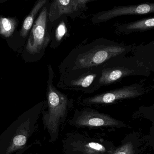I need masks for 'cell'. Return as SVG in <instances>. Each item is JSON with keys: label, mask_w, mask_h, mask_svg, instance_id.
I'll return each mask as SVG.
<instances>
[{"label": "cell", "mask_w": 154, "mask_h": 154, "mask_svg": "<svg viewBox=\"0 0 154 154\" xmlns=\"http://www.w3.org/2000/svg\"><path fill=\"white\" fill-rule=\"evenodd\" d=\"M69 124L77 127H121L122 123L106 114L86 108L76 109L74 115L69 121Z\"/></svg>", "instance_id": "cell-7"}, {"label": "cell", "mask_w": 154, "mask_h": 154, "mask_svg": "<svg viewBox=\"0 0 154 154\" xmlns=\"http://www.w3.org/2000/svg\"><path fill=\"white\" fill-rule=\"evenodd\" d=\"M67 16H62L54 23L49 24L51 32L50 47L51 49L58 48L65 40L70 36V25Z\"/></svg>", "instance_id": "cell-12"}, {"label": "cell", "mask_w": 154, "mask_h": 154, "mask_svg": "<svg viewBox=\"0 0 154 154\" xmlns=\"http://www.w3.org/2000/svg\"><path fill=\"white\" fill-rule=\"evenodd\" d=\"M121 57L119 56L109 60L102 67L99 89L117 83L123 78L134 75L135 71L124 65Z\"/></svg>", "instance_id": "cell-11"}, {"label": "cell", "mask_w": 154, "mask_h": 154, "mask_svg": "<svg viewBox=\"0 0 154 154\" xmlns=\"http://www.w3.org/2000/svg\"><path fill=\"white\" fill-rule=\"evenodd\" d=\"M92 0H53L50 1L49 7V24L54 23L62 16L72 19L79 17L88 9V3Z\"/></svg>", "instance_id": "cell-9"}, {"label": "cell", "mask_w": 154, "mask_h": 154, "mask_svg": "<svg viewBox=\"0 0 154 154\" xmlns=\"http://www.w3.org/2000/svg\"><path fill=\"white\" fill-rule=\"evenodd\" d=\"M154 13V3L134 5L115 6L112 9L99 12L91 17L94 24L105 22L118 16L126 15H143Z\"/></svg>", "instance_id": "cell-10"}, {"label": "cell", "mask_w": 154, "mask_h": 154, "mask_svg": "<svg viewBox=\"0 0 154 154\" xmlns=\"http://www.w3.org/2000/svg\"><path fill=\"white\" fill-rule=\"evenodd\" d=\"M48 1V0H38L35 2L30 12L24 19L21 28L20 36L22 38L25 39L27 37L34 24L36 16Z\"/></svg>", "instance_id": "cell-14"}, {"label": "cell", "mask_w": 154, "mask_h": 154, "mask_svg": "<svg viewBox=\"0 0 154 154\" xmlns=\"http://www.w3.org/2000/svg\"><path fill=\"white\" fill-rule=\"evenodd\" d=\"M48 67L47 100L44 102L41 113L44 129L49 136V142L53 143L58 138L60 126L66 121L73 103L66 94L60 92L53 85L55 73L51 64H48Z\"/></svg>", "instance_id": "cell-2"}, {"label": "cell", "mask_w": 154, "mask_h": 154, "mask_svg": "<svg viewBox=\"0 0 154 154\" xmlns=\"http://www.w3.org/2000/svg\"><path fill=\"white\" fill-rule=\"evenodd\" d=\"M44 102L24 112L0 135V154H22L36 128Z\"/></svg>", "instance_id": "cell-3"}, {"label": "cell", "mask_w": 154, "mask_h": 154, "mask_svg": "<svg viewBox=\"0 0 154 154\" xmlns=\"http://www.w3.org/2000/svg\"><path fill=\"white\" fill-rule=\"evenodd\" d=\"M18 23L17 19L14 17L0 16V34L5 38L11 37L14 32Z\"/></svg>", "instance_id": "cell-15"}, {"label": "cell", "mask_w": 154, "mask_h": 154, "mask_svg": "<svg viewBox=\"0 0 154 154\" xmlns=\"http://www.w3.org/2000/svg\"><path fill=\"white\" fill-rule=\"evenodd\" d=\"M50 2V1L48 0L39 13L31 30L26 44L27 52L39 59L45 54L51 40L48 18Z\"/></svg>", "instance_id": "cell-4"}, {"label": "cell", "mask_w": 154, "mask_h": 154, "mask_svg": "<svg viewBox=\"0 0 154 154\" xmlns=\"http://www.w3.org/2000/svg\"><path fill=\"white\" fill-rule=\"evenodd\" d=\"M143 92L137 85L126 86L106 91L88 97L80 98L81 105L86 106L102 105L113 104L118 100L140 96Z\"/></svg>", "instance_id": "cell-8"}, {"label": "cell", "mask_w": 154, "mask_h": 154, "mask_svg": "<svg viewBox=\"0 0 154 154\" xmlns=\"http://www.w3.org/2000/svg\"><path fill=\"white\" fill-rule=\"evenodd\" d=\"M134 147L131 142L125 143L120 147L114 150L110 154H134Z\"/></svg>", "instance_id": "cell-16"}, {"label": "cell", "mask_w": 154, "mask_h": 154, "mask_svg": "<svg viewBox=\"0 0 154 154\" xmlns=\"http://www.w3.org/2000/svg\"><path fill=\"white\" fill-rule=\"evenodd\" d=\"M65 154H110L114 150L102 139L78 134H69L63 141Z\"/></svg>", "instance_id": "cell-6"}, {"label": "cell", "mask_w": 154, "mask_h": 154, "mask_svg": "<svg viewBox=\"0 0 154 154\" xmlns=\"http://www.w3.org/2000/svg\"><path fill=\"white\" fill-rule=\"evenodd\" d=\"M154 29V17L144 18L132 22L116 25V33L127 34L136 32H142Z\"/></svg>", "instance_id": "cell-13"}, {"label": "cell", "mask_w": 154, "mask_h": 154, "mask_svg": "<svg viewBox=\"0 0 154 154\" xmlns=\"http://www.w3.org/2000/svg\"><path fill=\"white\" fill-rule=\"evenodd\" d=\"M102 67L71 71L60 75L57 86L64 90L91 94L98 90Z\"/></svg>", "instance_id": "cell-5"}, {"label": "cell", "mask_w": 154, "mask_h": 154, "mask_svg": "<svg viewBox=\"0 0 154 154\" xmlns=\"http://www.w3.org/2000/svg\"><path fill=\"white\" fill-rule=\"evenodd\" d=\"M128 47L106 38L79 44L60 64V75L76 71L103 67L109 60L122 56Z\"/></svg>", "instance_id": "cell-1"}]
</instances>
